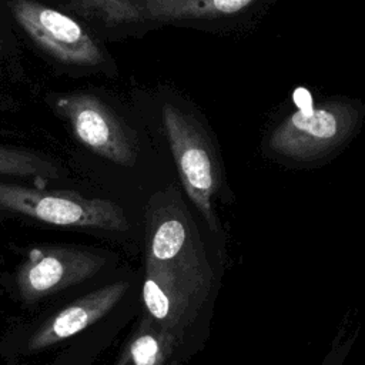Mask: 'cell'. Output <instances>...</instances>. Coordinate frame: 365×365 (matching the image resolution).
I'll use <instances>...</instances> for the list:
<instances>
[{
    "mask_svg": "<svg viewBox=\"0 0 365 365\" xmlns=\"http://www.w3.org/2000/svg\"><path fill=\"white\" fill-rule=\"evenodd\" d=\"M141 297L147 315L180 338L205 298L174 272L147 258Z\"/></svg>",
    "mask_w": 365,
    "mask_h": 365,
    "instance_id": "8",
    "label": "cell"
},
{
    "mask_svg": "<svg viewBox=\"0 0 365 365\" xmlns=\"http://www.w3.org/2000/svg\"><path fill=\"white\" fill-rule=\"evenodd\" d=\"M255 0H144V17L155 21L212 19L235 14Z\"/></svg>",
    "mask_w": 365,
    "mask_h": 365,
    "instance_id": "11",
    "label": "cell"
},
{
    "mask_svg": "<svg viewBox=\"0 0 365 365\" xmlns=\"http://www.w3.org/2000/svg\"><path fill=\"white\" fill-rule=\"evenodd\" d=\"M104 258L77 248L37 247L29 251L20 264L16 284L24 302H34L77 285L104 265Z\"/></svg>",
    "mask_w": 365,
    "mask_h": 365,
    "instance_id": "6",
    "label": "cell"
},
{
    "mask_svg": "<svg viewBox=\"0 0 365 365\" xmlns=\"http://www.w3.org/2000/svg\"><path fill=\"white\" fill-rule=\"evenodd\" d=\"M177 200L164 194L153 198L148 210L147 259L170 269L207 297L211 271L194 228Z\"/></svg>",
    "mask_w": 365,
    "mask_h": 365,
    "instance_id": "3",
    "label": "cell"
},
{
    "mask_svg": "<svg viewBox=\"0 0 365 365\" xmlns=\"http://www.w3.org/2000/svg\"><path fill=\"white\" fill-rule=\"evenodd\" d=\"M127 288V282L117 281L80 297L44 321L33 332L27 342V351L44 349L88 328L120 302Z\"/></svg>",
    "mask_w": 365,
    "mask_h": 365,
    "instance_id": "9",
    "label": "cell"
},
{
    "mask_svg": "<svg viewBox=\"0 0 365 365\" xmlns=\"http://www.w3.org/2000/svg\"><path fill=\"white\" fill-rule=\"evenodd\" d=\"M78 13L98 19L106 26L140 21L144 17V0H67Z\"/></svg>",
    "mask_w": 365,
    "mask_h": 365,
    "instance_id": "12",
    "label": "cell"
},
{
    "mask_svg": "<svg viewBox=\"0 0 365 365\" xmlns=\"http://www.w3.org/2000/svg\"><path fill=\"white\" fill-rule=\"evenodd\" d=\"M181 339L145 315L125 344L115 365H167Z\"/></svg>",
    "mask_w": 365,
    "mask_h": 365,
    "instance_id": "10",
    "label": "cell"
},
{
    "mask_svg": "<svg viewBox=\"0 0 365 365\" xmlns=\"http://www.w3.org/2000/svg\"><path fill=\"white\" fill-rule=\"evenodd\" d=\"M0 174L47 181L58 178L61 168L51 160L31 151L0 145Z\"/></svg>",
    "mask_w": 365,
    "mask_h": 365,
    "instance_id": "13",
    "label": "cell"
},
{
    "mask_svg": "<svg viewBox=\"0 0 365 365\" xmlns=\"http://www.w3.org/2000/svg\"><path fill=\"white\" fill-rule=\"evenodd\" d=\"M57 110L68 120L77 140L96 154L120 165L131 167L137 150L128 131L98 97L88 93L61 96Z\"/></svg>",
    "mask_w": 365,
    "mask_h": 365,
    "instance_id": "7",
    "label": "cell"
},
{
    "mask_svg": "<svg viewBox=\"0 0 365 365\" xmlns=\"http://www.w3.org/2000/svg\"><path fill=\"white\" fill-rule=\"evenodd\" d=\"M0 208L60 225L125 231L128 221L117 204L77 192L0 182Z\"/></svg>",
    "mask_w": 365,
    "mask_h": 365,
    "instance_id": "1",
    "label": "cell"
},
{
    "mask_svg": "<svg viewBox=\"0 0 365 365\" xmlns=\"http://www.w3.org/2000/svg\"><path fill=\"white\" fill-rule=\"evenodd\" d=\"M10 10L26 34L57 60L80 66L104 61L97 41L67 14L36 0H11Z\"/></svg>",
    "mask_w": 365,
    "mask_h": 365,
    "instance_id": "5",
    "label": "cell"
},
{
    "mask_svg": "<svg viewBox=\"0 0 365 365\" xmlns=\"http://www.w3.org/2000/svg\"><path fill=\"white\" fill-rule=\"evenodd\" d=\"M359 117L358 107L344 100L302 108L271 133L268 147L287 160L315 161L341 147L352 135Z\"/></svg>",
    "mask_w": 365,
    "mask_h": 365,
    "instance_id": "2",
    "label": "cell"
},
{
    "mask_svg": "<svg viewBox=\"0 0 365 365\" xmlns=\"http://www.w3.org/2000/svg\"><path fill=\"white\" fill-rule=\"evenodd\" d=\"M161 118L181 182L210 228L217 230L212 197L220 174L212 148L195 120L177 106L164 103Z\"/></svg>",
    "mask_w": 365,
    "mask_h": 365,
    "instance_id": "4",
    "label": "cell"
}]
</instances>
